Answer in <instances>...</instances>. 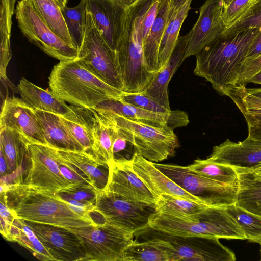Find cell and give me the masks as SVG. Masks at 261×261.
<instances>
[{
	"label": "cell",
	"instance_id": "cell-37",
	"mask_svg": "<svg viewBox=\"0 0 261 261\" xmlns=\"http://www.w3.org/2000/svg\"><path fill=\"white\" fill-rule=\"evenodd\" d=\"M70 36L79 49L84 39L87 19L86 0H81L74 7L58 2Z\"/></svg>",
	"mask_w": 261,
	"mask_h": 261
},
{
	"label": "cell",
	"instance_id": "cell-59",
	"mask_svg": "<svg viewBox=\"0 0 261 261\" xmlns=\"http://www.w3.org/2000/svg\"><path fill=\"white\" fill-rule=\"evenodd\" d=\"M260 253H261V242H260Z\"/></svg>",
	"mask_w": 261,
	"mask_h": 261
},
{
	"label": "cell",
	"instance_id": "cell-12",
	"mask_svg": "<svg viewBox=\"0 0 261 261\" xmlns=\"http://www.w3.org/2000/svg\"><path fill=\"white\" fill-rule=\"evenodd\" d=\"M155 209L148 205L130 201L97 191L94 212L101 216L105 222L115 225L134 234L149 228V220Z\"/></svg>",
	"mask_w": 261,
	"mask_h": 261
},
{
	"label": "cell",
	"instance_id": "cell-42",
	"mask_svg": "<svg viewBox=\"0 0 261 261\" xmlns=\"http://www.w3.org/2000/svg\"><path fill=\"white\" fill-rule=\"evenodd\" d=\"M119 100L156 113H168L171 111L159 104L143 91L135 93L123 92Z\"/></svg>",
	"mask_w": 261,
	"mask_h": 261
},
{
	"label": "cell",
	"instance_id": "cell-13",
	"mask_svg": "<svg viewBox=\"0 0 261 261\" xmlns=\"http://www.w3.org/2000/svg\"><path fill=\"white\" fill-rule=\"evenodd\" d=\"M108 181L101 190L103 192L155 209L159 197L135 172L132 159H114L108 164Z\"/></svg>",
	"mask_w": 261,
	"mask_h": 261
},
{
	"label": "cell",
	"instance_id": "cell-48",
	"mask_svg": "<svg viewBox=\"0 0 261 261\" xmlns=\"http://www.w3.org/2000/svg\"><path fill=\"white\" fill-rule=\"evenodd\" d=\"M261 55V30L253 40L239 70ZM238 71V72H239ZM238 74V73H237ZM237 78V77H236Z\"/></svg>",
	"mask_w": 261,
	"mask_h": 261
},
{
	"label": "cell",
	"instance_id": "cell-57",
	"mask_svg": "<svg viewBox=\"0 0 261 261\" xmlns=\"http://www.w3.org/2000/svg\"><path fill=\"white\" fill-rule=\"evenodd\" d=\"M59 3L66 5L68 0H56Z\"/></svg>",
	"mask_w": 261,
	"mask_h": 261
},
{
	"label": "cell",
	"instance_id": "cell-28",
	"mask_svg": "<svg viewBox=\"0 0 261 261\" xmlns=\"http://www.w3.org/2000/svg\"><path fill=\"white\" fill-rule=\"evenodd\" d=\"M59 155L68 161L81 171L91 182L97 190H102L108 179L100 166L108 168L104 162L92 152L85 150L59 149L51 147Z\"/></svg>",
	"mask_w": 261,
	"mask_h": 261
},
{
	"label": "cell",
	"instance_id": "cell-58",
	"mask_svg": "<svg viewBox=\"0 0 261 261\" xmlns=\"http://www.w3.org/2000/svg\"><path fill=\"white\" fill-rule=\"evenodd\" d=\"M1 53H3V54H9V53H11V51L9 52V53H3V52H1Z\"/></svg>",
	"mask_w": 261,
	"mask_h": 261
},
{
	"label": "cell",
	"instance_id": "cell-7",
	"mask_svg": "<svg viewBox=\"0 0 261 261\" xmlns=\"http://www.w3.org/2000/svg\"><path fill=\"white\" fill-rule=\"evenodd\" d=\"M155 232L149 240L163 249L168 261L236 259L233 251L223 245L218 238L182 237Z\"/></svg>",
	"mask_w": 261,
	"mask_h": 261
},
{
	"label": "cell",
	"instance_id": "cell-18",
	"mask_svg": "<svg viewBox=\"0 0 261 261\" xmlns=\"http://www.w3.org/2000/svg\"><path fill=\"white\" fill-rule=\"evenodd\" d=\"M222 0H206L200 8L199 16L190 31L184 60L196 55L226 29L222 18Z\"/></svg>",
	"mask_w": 261,
	"mask_h": 261
},
{
	"label": "cell",
	"instance_id": "cell-14",
	"mask_svg": "<svg viewBox=\"0 0 261 261\" xmlns=\"http://www.w3.org/2000/svg\"><path fill=\"white\" fill-rule=\"evenodd\" d=\"M30 165L23 182L58 194L74 186L62 173L47 146L29 143Z\"/></svg>",
	"mask_w": 261,
	"mask_h": 261
},
{
	"label": "cell",
	"instance_id": "cell-54",
	"mask_svg": "<svg viewBox=\"0 0 261 261\" xmlns=\"http://www.w3.org/2000/svg\"><path fill=\"white\" fill-rule=\"evenodd\" d=\"M257 84H261V71L257 73L251 80L250 82Z\"/></svg>",
	"mask_w": 261,
	"mask_h": 261
},
{
	"label": "cell",
	"instance_id": "cell-43",
	"mask_svg": "<svg viewBox=\"0 0 261 261\" xmlns=\"http://www.w3.org/2000/svg\"><path fill=\"white\" fill-rule=\"evenodd\" d=\"M16 0H1L0 37L1 45H10L12 17Z\"/></svg>",
	"mask_w": 261,
	"mask_h": 261
},
{
	"label": "cell",
	"instance_id": "cell-11",
	"mask_svg": "<svg viewBox=\"0 0 261 261\" xmlns=\"http://www.w3.org/2000/svg\"><path fill=\"white\" fill-rule=\"evenodd\" d=\"M153 163L177 185L208 206L226 207L237 202L238 188L200 175L187 166Z\"/></svg>",
	"mask_w": 261,
	"mask_h": 261
},
{
	"label": "cell",
	"instance_id": "cell-55",
	"mask_svg": "<svg viewBox=\"0 0 261 261\" xmlns=\"http://www.w3.org/2000/svg\"><path fill=\"white\" fill-rule=\"evenodd\" d=\"M249 170L256 175L261 176V164L252 169H246Z\"/></svg>",
	"mask_w": 261,
	"mask_h": 261
},
{
	"label": "cell",
	"instance_id": "cell-15",
	"mask_svg": "<svg viewBox=\"0 0 261 261\" xmlns=\"http://www.w3.org/2000/svg\"><path fill=\"white\" fill-rule=\"evenodd\" d=\"M86 10L106 42L115 51L124 35L128 9L118 0H86Z\"/></svg>",
	"mask_w": 261,
	"mask_h": 261
},
{
	"label": "cell",
	"instance_id": "cell-5",
	"mask_svg": "<svg viewBox=\"0 0 261 261\" xmlns=\"http://www.w3.org/2000/svg\"><path fill=\"white\" fill-rule=\"evenodd\" d=\"M226 207L208 206L189 217L155 212L149 218V228L182 237L246 240L243 231L227 213Z\"/></svg>",
	"mask_w": 261,
	"mask_h": 261
},
{
	"label": "cell",
	"instance_id": "cell-8",
	"mask_svg": "<svg viewBox=\"0 0 261 261\" xmlns=\"http://www.w3.org/2000/svg\"><path fill=\"white\" fill-rule=\"evenodd\" d=\"M69 231L82 242V261H122L125 251L135 241L133 232L106 222Z\"/></svg>",
	"mask_w": 261,
	"mask_h": 261
},
{
	"label": "cell",
	"instance_id": "cell-4",
	"mask_svg": "<svg viewBox=\"0 0 261 261\" xmlns=\"http://www.w3.org/2000/svg\"><path fill=\"white\" fill-rule=\"evenodd\" d=\"M151 4V0H138L128 9L124 35L115 50L125 92L144 91L156 73L147 70L143 51V21Z\"/></svg>",
	"mask_w": 261,
	"mask_h": 261
},
{
	"label": "cell",
	"instance_id": "cell-22",
	"mask_svg": "<svg viewBox=\"0 0 261 261\" xmlns=\"http://www.w3.org/2000/svg\"><path fill=\"white\" fill-rule=\"evenodd\" d=\"M190 32L179 36L176 45L169 60L157 72L148 87L143 91L160 105L171 110L169 100L168 85L170 80L184 60Z\"/></svg>",
	"mask_w": 261,
	"mask_h": 261
},
{
	"label": "cell",
	"instance_id": "cell-47",
	"mask_svg": "<svg viewBox=\"0 0 261 261\" xmlns=\"http://www.w3.org/2000/svg\"><path fill=\"white\" fill-rule=\"evenodd\" d=\"M160 0H155L147 10L143 21L144 40L147 37L155 19Z\"/></svg>",
	"mask_w": 261,
	"mask_h": 261
},
{
	"label": "cell",
	"instance_id": "cell-1",
	"mask_svg": "<svg viewBox=\"0 0 261 261\" xmlns=\"http://www.w3.org/2000/svg\"><path fill=\"white\" fill-rule=\"evenodd\" d=\"M1 200L15 218L70 230L97 226L90 214L74 210L55 194L23 182L1 184Z\"/></svg>",
	"mask_w": 261,
	"mask_h": 261
},
{
	"label": "cell",
	"instance_id": "cell-24",
	"mask_svg": "<svg viewBox=\"0 0 261 261\" xmlns=\"http://www.w3.org/2000/svg\"><path fill=\"white\" fill-rule=\"evenodd\" d=\"M21 100L34 110L64 115L70 109L62 98L53 91L45 90L22 77L17 86Z\"/></svg>",
	"mask_w": 261,
	"mask_h": 261
},
{
	"label": "cell",
	"instance_id": "cell-31",
	"mask_svg": "<svg viewBox=\"0 0 261 261\" xmlns=\"http://www.w3.org/2000/svg\"><path fill=\"white\" fill-rule=\"evenodd\" d=\"M97 112L91 152L108 166L114 160L113 142L118 131L111 119Z\"/></svg>",
	"mask_w": 261,
	"mask_h": 261
},
{
	"label": "cell",
	"instance_id": "cell-40",
	"mask_svg": "<svg viewBox=\"0 0 261 261\" xmlns=\"http://www.w3.org/2000/svg\"><path fill=\"white\" fill-rule=\"evenodd\" d=\"M122 261H168L165 252L148 239L138 242L134 241L124 252Z\"/></svg>",
	"mask_w": 261,
	"mask_h": 261
},
{
	"label": "cell",
	"instance_id": "cell-34",
	"mask_svg": "<svg viewBox=\"0 0 261 261\" xmlns=\"http://www.w3.org/2000/svg\"><path fill=\"white\" fill-rule=\"evenodd\" d=\"M26 1L59 37L69 45L76 48L70 36L60 6L56 0Z\"/></svg>",
	"mask_w": 261,
	"mask_h": 261
},
{
	"label": "cell",
	"instance_id": "cell-33",
	"mask_svg": "<svg viewBox=\"0 0 261 261\" xmlns=\"http://www.w3.org/2000/svg\"><path fill=\"white\" fill-rule=\"evenodd\" d=\"M187 167L200 175L223 185L238 189V174L233 166L197 159Z\"/></svg>",
	"mask_w": 261,
	"mask_h": 261
},
{
	"label": "cell",
	"instance_id": "cell-36",
	"mask_svg": "<svg viewBox=\"0 0 261 261\" xmlns=\"http://www.w3.org/2000/svg\"><path fill=\"white\" fill-rule=\"evenodd\" d=\"M221 94L229 97L243 114L261 113V88L234 85L225 88Z\"/></svg>",
	"mask_w": 261,
	"mask_h": 261
},
{
	"label": "cell",
	"instance_id": "cell-2",
	"mask_svg": "<svg viewBox=\"0 0 261 261\" xmlns=\"http://www.w3.org/2000/svg\"><path fill=\"white\" fill-rule=\"evenodd\" d=\"M261 28L230 36L220 35L206 45L196 56L194 73L210 82L217 92L233 85L238 72Z\"/></svg>",
	"mask_w": 261,
	"mask_h": 261
},
{
	"label": "cell",
	"instance_id": "cell-17",
	"mask_svg": "<svg viewBox=\"0 0 261 261\" xmlns=\"http://www.w3.org/2000/svg\"><path fill=\"white\" fill-rule=\"evenodd\" d=\"M25 222L55 261H82L85 256L82 242L73 232L61 227Z\"/></svg>",
	"mask_w": 261,
	"mask_h": 261
},
{
	"label": "cell",
	"instance_id": "cell-19",
	"mask_svg": "<svg viewBox=\"0 0 261 261\" xmlns=\"http://www.w3.org/2000/svg\"><path fill=\"white\" fill-rule=\"evenodd\" d=\"M30 143L19 133L7 128H0V152L7 165V174L1 178L5 185L23 182L24 175L30 165L28 145Z\"/></svg>",
	"mask_w": 261,
	"mask_h": 261
},
{
	"label": "cell",
	"instance_id": "cell-25",
	"mask_svg": "<svg viewBox=\"0 0 261 261\" xmlns=\"http://www.w3.org/2000/svg\"><path fill=\"white\" fill-rule=\"evenodd\" d=\"M35 111L47 146L59 149L85 150L59 115L39 110Z\"/></svg>",
	"mask_w": 261,
	"mask_h": 261
},
{
	"label": "cell",
	"instance_id": "cell-51",
	"mask_svg": "<svg viewBox=\"0 0 261 261\" xmlns=\"http://www.w3.org/2000/svg\"><path fill=\"white\" fill-rule=\"evenodd\" d=\"M187 1L188 0H170V14L177 11L185 5Z\"/></svg>",
	"mask_w": 261,
	"mask_h": 261
},
{
	"label": "cell",
	"instance_id": "cell-29",
	"mask_svg": "<svg viewBox=\"0 0 261 261\" xmlns=\"http://www.w3.org/2000/svg\"><path fill=\"white\" fill-rule=\"evenodd\" d=\"M235 168L239 177L236 204L261 216V176L244 169Z\"/></svg>",
	"mask_w": 261,
	"mask_h": 261
},
{
	"label": "cell",
	"instance_id": "cell-52",
	"mask_svg": "<svg viewBox=\"0 0 261 261\" xmlns=\"http://www.w3.org/2000/svg\"><path fill=\"white\" fill-rule=\"evenodd\" d=\"M1 156V176H4L7 174V165L5 159L2 152H0Z\"/></svg>",
	"mask_w": 261,
	"mask_h": 261
},
{
	"label": "cell",
	"instance_id": "cell-39",
	"mask_svg": "<svg viewBox=\"0 0 261 261\" xmlns=\"http://www.w3.org/2000/svg\"><path fill=\"white\" fill-rule=\"evenodd\" d=\"M227 213L233 218L243 231L249 242H261V216L248 211L236 203L226 207Z\"/></svg>",
	"mask_w": 261,
	"mask_h": 261
},
{
	"label": "cell",
	"instance_id": "cell-6",
	"mask_svg": "<svg viewBox=\"0 0 261 261\" xmlns=\"http://www.w3.org/2000/svg\"><path fill=\"white\" fill-rule=\"evenodd\" d=\"M99 114L111 119L136 151L151 162H159L173 156L179 146L178 137L171 127H157L119 115Z\"/></svg>",
	"mask_w": 261,
	"mask_h": 261
},
{
	"label": "cell",
	"instance_id": "cell-26",
	"mask_svg": "<svg viewBox=\"0 0 261 261\" xmlns=\"http://www.w3.org/2000/svg\"><path fill=\"white\" fill-rule=\"evenodd\" d=\"M94 109L101 114L119 115L157 127L168 126L171 113V111L168 113L151 112L122 102L116 99L104 100L98 104Z\"/></svg>",
	"mask_w": 261,
	"mask_h": 261
},
{
	"label": "cell",
	"instance_id": "cell-35",
	"mask_svg": "<svg viewBox=\"0 0 261 261\" xmlns=\"http://www.w3.org/2000/svg\"><path fill=\"white\" fill-rule=\"evenodd\" d=\"M210 206L171 195L162 194L158 198L155 212L178 217H190Z\"/></svg>",
	"mask_w": 261,
	"mask_h": 261
},
{
	"label": "cell",
	"instance_id": "cell-3",
	"mask_svg": "<svg viewBox=\"0 0 261 261\" xmlns=\"http://www.w3.org/2000/svg\"><path fill=\"white\" fill-rule=\"evenodd\" d=\"M49 86L65 101L91 109L107 99L119 100L123 92L100 79L77 58L56 64Z\"/></svg>",
	"mask_w": 261,
	"mask_h": 261
},
{
	"label": "cell",
	"instance_id": "cell-21",
	"mask_svg": "<svg viewBox=\"0 0 261 261\" xmlns=\"http://www.w3.org/2000/svg\"><path fill=\"white\" fill-rule=\"evenodd\" d=\"M132 159L135 172L158 197L162 194H168L203 203L177 185L158 169L152 162L147 160L138 152H134Z\"/></svg>",
	"mask_w": 261,
	"mask_h": 261
},
{
	"label": "cell",
	"instance_id": "cell-50",
	"mask_svg": "<svg viewBox=\"0 0 261 261\" xmlns=\"http://www.w3.org/2000/svg\"><path fill=\"white\" fill-rule=\"evenodd\" d=\"M127 142H128L118 131V133L115 137L113 142L114 156L116 153H117L125 149Z\"/></svg>",
	"mask_w": 261,
	"mask_h": 261
},
{
	"label": "cell",
	"instance_id": "cell-53",
	"mask_svg": "<svg viewBox=\"0 0 261 261\" xmlns=\"http://www.w3.org/2000/svg\"><path fill=\"white\" fill-rule=\"evenodd\" d=\"M126 9H128L134 5L138 0H118Z\"/></svg>",
	"mask_w": 261,
	"mask_h": 261
},
{
	"label": "cell",
	"instance_id": "cell-56",
	"mask_svg": "<svg viewBox=\"0 0 261 261\" xmlns=\"http://www.w3.org/2000/svg\"><path fill=\"white\" fill-rule=\"evenodd\" d=\"M232 1V0H222L223 8L227 7Z\"/></svg>",
	"mask_w": 261,
	"mask_h": 261
},
{
	"label": "cell",
	"instance_id": "cell-23",
	"mask_svg": "<svg viewBox=\"0 0 261 261\" xmlns=\"http://www.w3.org/2000/svg\"><path fill=\"white\" fill-rule=\"evenodd\" d=\"M70 107L67 113L59 115L75 140L85 151L91 152L97 112L94 109Z\"/></svg>",
	"mask_w": 261,
	"mask_h": 261
},
{
	"label": "cell",
	"instance_id": "cell-16",
	"mask_svg": "<svg viewBox=\"0 0 261 261\" xmlns=\"http://www.w3.org/2000/svg\"><path fill=\"white\" fill-rule=\"evenodd\" d=\"M0 128L21 134L31 144L48 145L35 110L18 97H6L2 104Z\"/></svg>",
	"mask_w": 261,
	"mask_h": 261
},
{
	"label": "cell",
	"instance_id": "cell-10",
	"mask_svg": "<svg viewBox=\"0 0 261 261\" xmlns=\"http://www.w3.org/2000/svg\"><path fill=\"white\" fill-rule=\"evenodd\" d=\"M77 58L102 81L123 92L116 52L106 42L87 11L85 35Z\"/></svg>",
	"mask_w": 261,
	"mask_h": 261
},
{
	"label": "cell",
	"instance_id": "cell-27",
	"mask_svg": "<svg viewBox=\"0 0 261 261\" xmlns=\"http://www.w3.org/2000/svg\"><path fill=\"white\" fill-rule=\"evenodd\" d=\"M170 0H160L157 14L147 37L143 41V51L147 70L157 73L159 52L161 40L170 18Z\"/></svg>",
	"mask_w": 261,
	"mask_h": 261
},
{
	"label": "cell",
	"instance_id": "cell-32",
	"mask_svg": "<svg viewBox=\"0 0 261 261\" xmlns=\"http://www.w3.org/2000/svg\"><path fill=\"white\" fill-rule=\"evenodd\" d=\"M191 2L192 0H188L177 11L170 14L159 48V65L160 70L167 63L176 45L180 28L190 9Z\"/></svg>",
	"mask_w": 261,
	"mask_h": 261
},
{
	"label": "cell",
	"instance_id": "cell-9",
	"mask_svg": "<svg viewBox=\"0 0 261 261\" xmlns=\"http://www.w3.org/2000/svg\"><path fill=\"white\" fill-rule=\"evenodd\" d=\"M15 12L22 33L44 53L60 61L77 58L79 49L59 37L26 0L18 2Z\"/></svg>",
	"mask_w": 261,
	"mask_h": 261
},
{
	"label": "cell",
	"instance_id": "cell-44",
	"mask_svg": "<svg viewBox=\"0 0 261 261\" xmlns=\"http://www.w3.org/2000/svg\"><path fill=\"white\" fill-rule=\"evenodd\" d=\"M257 0H232L223 8L222 18L226 29L239 19Z\"/></svg>",
	"mask_w": 261,
	"mask_h": 261
},
{
	"label": "cell",
	"instance_id": "cell-20",
	"mask_svg": "<svg viewBox=\"0 0 261 261\" xmlns=\"http://www.w3.org/2000/svg\"><path fill=\"white\" fill-rule=\"evenodd\" d=\"M206 159L237 168L252 169L261 164V141L248 137L238 142L227 139L214 146Z\"/></svg>",
	"mask_w": 261,
	"mask_h": 261
},
{
	"label": "cell",
	"instance_id": "cell-46",
	"mask_svg": "<svg viewBox=\"0 0 261 261\" xmlns=\"http://www.w3.org/2000/svg\"><path fill=\"white\" fill-rule=\"evenodd\" d=\"M243 115L247 123V137L261 141V113Z\"/></svg>",
	"mask_w": 261,
	"mask_h": 261
},
{
	"label": "cell",
	"instance_id": "cell-41",
	"mask_svg": "<svg viewBox=\"0 0 261 261\" xmlns=\"http://www.w3.org/2000/svg\"><path fill=\"white\" fill-rule=\"evenodd\" d=\"M261 28V0L257 1L221 35L230 36L246 30Z\"/></svg>",
	"mask_w": 261,
	"mask_h": 261
},
{
	"label": "cell",
	"instance_id": "cell-45",
	"mask_svg": "<svg viewBox=\"0 0 261 261\" xmlns=\"http://www.w3.org/2000/svg\"><path fill=\"white\" fill-rule=\"evenodd\" d=\"M261 71V55L249 64L242 67L239 71L234 85L246 86L251 79Z\"/></svg>",
	"mask_w": 261,
	"mask_h": 261
},
{
	"label": "cell",
	"instance_id": "cell-49",
	"mask_svg": "<svg viewBox=\"0 0 261 261\" xmlns=\"http://www.w3.org/2000/svg\"><path fill=\"white\" fill-rule=\"evenodd\" d=\"M1 233L2 236L7 232L15 218L5 203L1 200Z\"/></svg>",
	"mask_w": 261,
	"mask_h": 261
},
{
	"label": "cell",
	"instance_id": "cell-38",
	"mask_svg": "<svg viewBox=\"0 0 261 261\" xmlns=\"http://www.w3.org/2000/svg\"><path fill=\"white\" fill-rule=\"evenodd\" d=\"M97 190L91 185L73 186L58 194L78 212L94 213Z\"/></svg>",
	"mask_w": 261,
	"mask_h": 261
},
{
	"label": "cell",
	"instance_id": "cell-30",
	"mask_svg": "<svg viewBox=\"0 0 261 261\" xmlns=\"http://www.w3.org/2000/svg\"><path fill=\"white\" fill-rule=\"evenodd\" d=\"M3 237L8 241L18 243L39 260L55 261L33 230L22 220L15 218Z\"/></svg>",
	"mask_w": 261,
	"mask_h": 261
}]
</instances>
